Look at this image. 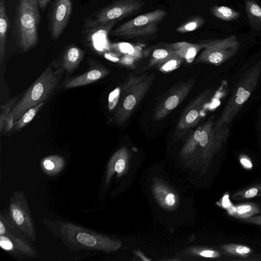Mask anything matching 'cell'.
Listing matches in <instances>:
<instances>
[{
	"label": "cell",
	"mask_w": 261,
	"mask_h": 261,
	"mask_svg": "<svg viewBox=\"0 0 261 261\" xmlns=\"http://www.w3.org/2000/svg\"><path fill=\"white\" fill-rule=\"evenodd\" d=\"M42 222L71 251H111L117 246V242L109 237L70 222L45 218Z\"/></svg>",
	"instance_id": "cell-1"
},
{
	"label": "cell",
	"mask_w": 261,
	"mask_h": 261,
	"mask_svg": "<svg viewBox=\"0 0 261 261\" xmlns=\"http://www.w3.org/2000/svg\"><path fill=\"white\" fill-rule=\"evenodd\" d=\"M55 62L49 64L38 79L17 101L8 116L5 130L10 131L14 123L31 108L46 101L60 85L64 69L56 66Z\"/></svg>",
	"instance_id": "cell-2"
},
{
	"label": "cell",
	"mask_w": 261,
	"mask_h": 261,
	"mask_svg": "<svg viewBox=\"0 0 261 261\" xmlns=\"http://www.w3.org/2000/svg\"><path fill=\"white\" fill-rule=\"evenodd\" d=\"M13 23V35L21 50L33 49L38 41L40 23L37 0H18Z\"/></svg>",
	"instance_id": "cell-3"
},
{
	"label": "cell",
	"mask_w": 261,
	"mask_h": 261,
	"mask_svg": "<svg viewBox=\"0 0 261 261\" xmlns=\"http://www.w3.org/2000/svg\"><path fill=\"white\" fill-rule=\"evenodd\" d=\"M260 76L261 60H259L239 79L219 117L215 121L216 126L229 125L255 90Z\"/></svg>",
	"instance_id": "cell-4"
},
{
	"label": "cell",
	"mask_w": 261,
	"mask_h": 261,
	"mask_svg": "<svg viewBox=\"0 0 261 261\" xmlns=\"http://www.w3.org/2000/svg\"><path fill=\"white\" fill-rule=\"evenodd\" d=\"M154 74L131 77L122 88V95L115 111L113 120L121 125L125 123L153 84Z\"/></svg>",
	"instance_id": "cell-5"
},
{
	"label": "cell",
	"mask_w": 261,
	"mask_h": 261,
	"mask_svg": "<svg viewBox=\"0 0 261 261\" xmlns=\"http://www.w3.org/2000/svg\"><path fill=\"white\" fill-rule=\"evenodd\" d=\"M143 0H118L94 12L84 20V29L88 31L116 21L141 10Z\"/></svg>",
	"instance_id": "cell-6"
},
{
	"label": "cell",
	"mask_w": 261,
	"mask_h": 261,
	"mask_svg": "<svg viewBox=\"0 0 261 261\" xmlns=\"http://www.w3.org/2000/svg\"><path fill=\"white\" fill-rule=\"evenodd\" d=\"M0 246L5 250L20 258L37 257L34 247L11 223L7 213L0 214Z\"/></svg>",
	"instance_id": "cell-7"
},
{
	"label": "cell",
	"mask_w": 261,
	"mask_h": 261,
	"mask_svg": "<svg viewBox=\"0 0 261 261\" xmlns=\"http://www.w3.org/2000/svg\"><path fill=\"white\" fill-rule=\"evenodd\" d=\"M166 15L165 10L159 9L139 15L115 29L111 35L125 38L153 35L158 31V24Z\"/></svg>",
	"instance_id": "cell-8"
},
{
	"label": "cell",
	"mask_w": 261,
	"mask_h": 261,
	"mask_svg": "<svg viewBox=\"0 0 261 261\" xmlns=\"http://www.w3.org/2000/svg\"><path fill=\"white\" fill-rule=\"evenodd\" d=\"M200 43L203 50L196 59L195 63L216 66L234 56L241 46V43L234 35L221 39L204 40Z\"/></svg>",
	"instance_id": "cell-9"
},
{
	"label": "cell",
	"mask_w": 261,
	"mask_h": 261,
	"mask_svg": "<svg viewBox=\"0 0 261 261\" xmlns=\"http://www.w3.org/2000/svg\"><path fill=\"white\" fill-rule=\"evenodd\" d=\"M12 224L30 241L36 240L34 223L28 202L21 191H15L10 198L7 213Z\"/></svg>",
	"instance_id": "cell-10"
},
{
	"label": "cell",
	"mask_w": 261,
	"mask_h": 261,
	"mask_svg": "<svg viewBox=\"0 0 261 261\" xmlns=\"http://www.w3.org/2000/svg\"><path fill=\"white\" fill-rule=\"evenodd\" d=\"M230 133L228 125H215L213 117L201 125L200 137L198 146L201 149L203 158L209 160L219 152L226 142Z\"/></svg>",
	"instance_id": "cell-11"
},
{
	"label": "cell",
	"mask_w": 261,
	"mask_h": 261,
	"mask_svg": "<svg viewBox=\"0 0 261 261\" xmlns=\"http://www.w3.org/2000/svg\"><path fill=\"white\" fill-rule=\"evenodd\" d=\"M194 82V79H189L174 86L158 103L153 112V120L163 119L181 103L190 92Z\"/></svg>",
	"instance_id": "cell-12"
},
{
	"label": "cell",
	"mask_w": 261,
	"mask_h": 261,
	"mask_svg": "<svg viewBox=\"0 0 261 261\" xmlns=\"http://www.w3.org/2000/svg\"><path fill=\"white\" fill-rule=\"evenodd\" d=\"M213 92L212 88L204 90L188 106L175 127L174 139L178 140L198 122L202 111Z\"/></svg>",
	"instance_id": "cell-13"
},
{
	"label": "cell",
	"mask_w": 261,
	"mask_h": 261,
	"mask_svg": "<svg viewBox=\"0 0 261 261\" xmlns=\"http://www.w3.org/2000/svg\"><path fill=\"white\" fill-rule=\"evenodd\" d=\"M72 12L71 0H55L48 16V26L51 38L57 40L66 28Z\"/></svg>",
	"instance_id": "cell-14"
},
{
	"label": "cell",
	"mask_w": 261,
	"mask_h": 261,
	"mask_svg": "<svg viewBox=\"0 0 261 261\" xmlns=\"http://www.w3.org/2000/svg\"><path fill=\"white\" fill-rule=\"evenodd\" d=\"M109 72L107 68L97 64L83 74L67 79L62 83V88L71 89L90 84L103 79Z\"/></svg>",
	"instance_id": "cell-15"
},
{
	"label": "cell",
	"mask_w": 261,
	"mask_h": 261,
	"mask_svg": "<svg viewBox=\"0 0 261 261\" xmlns=\"http://www.w3.org/2000/svg\"><path fill=\"white\" fill-rule=\"evenodd\" d=\"M85 52L78 46L71 45L66 47L63 53L61 67L68 74L77 68L83 60Z\"/></svg>",
	"instance_id": "cell-16"
},
{
	"label": "cell",
	"mask_w": 261,
	"mask_h": 261,
	"mask_svg": "<svg viewBox=\"0 0 261 261\" xmlns=\"http://www.w3.org/2000/svg\"><path fill=\"white\" fill-rule=\"evenodd\" d=\"M65 163L63 157L54 154L43 158L40 162V166L46 174L49 176H55L63 169Z\"/></svg>",
	"instance_id": "cell-17"
},
{
	"label": "cell",
	"mask_w": 261,
	"mask_h": 261,
	"mask_svg": "<svg viewBox=\"0 0 261 261\" xmlns=\"http://www.w3.org/2000/svg\"><path fill=\"white\" fill-rule=\"evenodd\" d=\"M169 46L174 49L180 58L189 62L191 61L199 51L203 49L201 43L192 44L187 42H177Z\"/></svg>",
	"instance_id": "cell-18"
},
{
	"label": "cell",
	"mask_w": 261,
	"mask_h": 261,
	"mask_svg": "<svg viewBox=\"0 0 261 261\" xmlns=\"http://www.w3.org/2000/svg\"><path fill=\"white\" fill-rule=\"evenodd\" d=\"M9 25V18L6 13L5 1L0 0V64L4 59L7 33Z\"/></svg>",
	"instance_id": "cell-19"
},
{
	"label": "cell",
	"mask_w": 261,
	"mask_h": 261,
	"mask_svg": "<svg viewBox=\"0 0 261 261\" xmlns=\"http://www.w3.org/2000/svg\"><path fill=\"white\" fill-rule=\"evenodd\" d=\"M245 4L250 25L261 32V7L254 0H245Z\"/></svg>",
	"instance_id": "cell-20"
},
{
	"label": "cell",
	"mask_w": 261,
	"mask_h": 261,
	"mask_svg": "<svg viewBox=\"0 0 261 261\" xmlns=\"http://www.w3.org/2000/svg\"><path fill=\"white\" fill-rule=\"evenodd\" d=\"M181 58L178 56L174 49L169 45L167 48H158L152 52L149 65H160Z\"/></svg>",
	"instance_id": "cell-21"
},
{
	"label": "cell",
	"mask_w": 261,
	"mask_h": 261,
	"mask_svg": "<svg viewBox=\"0 0 261 261\" xmlns=\"http://www.w3.org/2000/svg\"><path fill=\"white\" fill-rule=\"evenodd\" d=\"M260 210L257 204L253 202H244L233 207L231 215L242 219H246L259 213Z\"/></svg>",
	"instance_id": "cell-22"
},
{
	"label": "cell",
	"mask_w": 261,
	"mask_h": 261,
	"mask_svg": "<svg viewBox=\"0 0 261 261\" xmlns=\"http://www.w3.org/2000/svg\"><path fill=\"white\" fill-rule=\"evenodd\" d=\"M222 248L226 254L243 258L247 257L253 252L252 249L250 247L239 244L230 243L224 244L222 246Z\"/></svg>",
	"instance_id": "cell-23"
},
{
	"label": "cell",
	"mask_w": 261,
	"mask_h": 261,
	"mask_svg": "<svg viewBox=\"0 0 261 261\" xmlns=\"http://www.w3.org/2000/svg\"><path fill=\"white\" fill-rule=\"evenodd\" d=\"M211 12L215 17L227 21L237 19L240 16L239 12L226 6H215L212 8Z\"/></svg>",
	"instance_id": "cell-24"
},
{
	"label": "cell",
	"mask_w": 261,
	"mask_h": 261,
	"mask_svg": "<svg viewBox=\"0 0 261 261\" xmlns=\"http://www.w3.org/2000/svg\"><path fill=\"white\" fill-rule=\"evenodd\" d=\"M45 102L46 101H43L27 111L18 120L14 123L13 128L15 130H19L26 126L34 119Z\"/></svg>",
	"instance_id": "cell-25"
},
{
	"label": "cell",
	"mask_w": 261,
	"mask_h": 261,
	"mask_svg": "<svg viewBox=\"0 0 261 261\" xmlns=\"http://www.w3.org/2000/svg\"><path fill=\"white\" fill-rule=\"evenodd\" d=\"M261 196V183L256 184L234 193L232 198L236 200L250 199Z\"/></svg>",
	"instance_id": "cell-26"
},
{
	"label": "cell",
	"mask_w": 261,
	"mask_h": 261,
	"mask_svg": "<svg viewBox=\"0 0 261 261\" xmlns=\"http://www.w3.org/2000/svg\"><path fill=\"white\" fill-rule=\"evenodd\" d=\"M19 96H16L7 101L1 106L0 111V133H2L5 127L8 116L17 102Z\"/></svg>",
	"instance_id": "cell-27"
},
{
	"label": "cell",
	"mask_w": 261,
	"mask_h": 261,
	"mask_svg": "<svg viewBox=\"0 0 261 261\" xmlns=\"http://www.w3.org/2000/svg\"><path fill=\"white\" fill-rule=\"evenodd\" d=\"M204 23V19L200 17H196L189 21L182 24L176 30L180 33H186L196 30L202 26Z\"/></svg>",
	"instance_id": "cell-28"
},
{
	"label": "cell",
	"mask_w": 261,
	"mask_h": 261,
	"mask_svg": "<svg viewBox=\"0 0 261 261\" xmlns=\"http://www.w3.org/2000/svg\"><path fill=\"white\" fill-rule=\"evenodd\" d=\"M239 160L241 166L245 169L251 170L253 168V163L250 158L246 154H240Z\"/></svg>",
	"instance_id": "cell-29"
},
{
	"label": "cell",
	"mask_w": 261,
	"mask_h": 261,
	"mask_svg": "<svg viewBox=\"0 0 261 261\" xmlns=\"http://www.w3.org/2000/svg\"><path fill=\"white\" fill-rule=\"evenodd\" d=\"M199 254L208 258L219 257L221 254L219 252L213 249H204L199 252Z\"/></svg>",
	"instance_id": "cell-30"
},
{
	"label": "cell",
	"mask_w": 261,
	"mask_h": 261,
	"mask_svg": "<svg viewBox=\"0 0 261 261\" xmlns=\"http://www.w3.org/2000/svg\"><path fill=\"white\" fill-rule=\"evenodd\" d=\"M245 222L261 225V216H255L251 217L242 219Z\"/></svg>",
	"instance_id": "cell-31"
},
{
	"label": "cell",
	"mask_w": 261,
	"mask_h": 261,
	"mask_svg": "<svg viewBox=\"0 0 261 261\" xmlns=\"http://www.w3.org/2000/svg\"><path fill=\"white\" fill-rule=\"evenodd\" d=\"M175 202V197L173 194L169 193L166 197V202L169 205H173Z\"/></svg>",
	"instance_id": "cell-32"
},
{
	"label": "cell",
	"mask_w": 261,
	"mask_h": 261,
	"mask_svg": "<svg viewBox=\"0 0 261 261\" xmlns=\"http://www.w3.org/2000/svg\"><path fill=\"white\" fill-rule=\"evenodd\" d=\"M38 6L39 7V9H41L42 11H43L47 6L48 5V3L50 2V0H37Z\"/></svg>",
	"instance_id": "cell-33"
},
{
	"label": "cell",
	"mask_w": 261,
	"mask_h": 261,
	"mask_svg": "<svg viewBox=\"0 0 261 261\" xmlns=\"http://www.w3.org/2000/svg\"><path fill=\"white\" fill-rule=\"evenodd\" d=\"M260 131H261V112H260Z\"/></svg>",
	"instance_id": "cell-34"
}]
</instances>
